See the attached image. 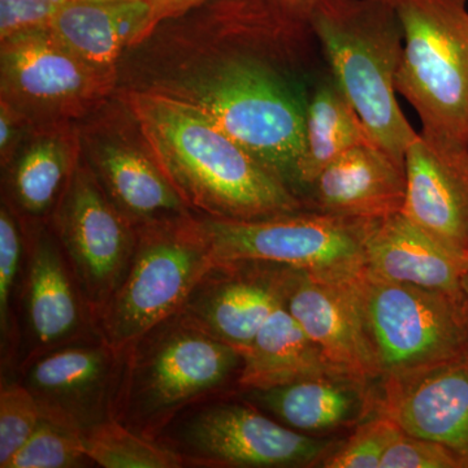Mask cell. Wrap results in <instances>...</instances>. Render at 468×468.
<instances>
[{
    "mask_svg": "<svg viewBox=\"0 0 468 468\" xmlns=\"http://www.w3.org/2000/svg\"><path fill=\"white\" fill-rule=\"evenodd\" d=\"M309 5L209 0L165 18L181 43L125 88L198 110L295 194L307 101L329 70Z\"/></svg>",
    "mask_w": 468,
    "mask_h": 468,
    "instance_id": "cell-1",
    "label": "cell"
},
{
    "mask_svg": "<svg viewBox=\"0 0 468 468\" xmlns=\"http://www.w3.org/2000/svg\"><path fill=\"white\" fill-rule=\"evenodd\" d=\"M147 150L193 214L255 220L306 208L303 201L208 117L158 92L122 88Z\"/></svg>",
    "mask_w": 468,
    "mask_h": 468,
    "instance_id": "cell-2",
    "label": "cell"
},
{
    "mask_svg": "<svg viewBox=\"0 0 468 468\" xmlns=\"http://www.w3.org/2000/svg\"><path fill=\"white\" fill-rule=\"evenodd\" d=\"M309 15L329 70L369 138L405 163L419 133L396 97L405 45L396 0H313Z\"/></svg>",
    "mask_w": 468,
    "mask_h": 468,
    "instance_id": "cell-3",
    "label": "cell"
},
{
    "mask_svg": "<svg viewBox=\"0 0 468 468\" xmlns=\"http://www.w3.org/2000/svg\"><path fill=\"white\" fill-rule=\"evenodd\" d=\"M242 365L239 351L177 314L125 351L115 419L155 441L185 410L239 392Z\"/></svg>",
    "mask_w": 468,
    "mask_h": 468,
    "instance_id": "cell-4",
    "label": "cell"
},
{
    "mask_svg": "<svg viewBox=\"0 0 468 468\" xmlns=\"http://www.w3.org/2000/svg\"><path fill=\"white\" fill-rule=\"evenodd\" d=\"M403 27L397 92L417 111L420 134L468 146L467 0H396Z\"/></svg>",
    "mask_w": 468,
    "mask_h": 468,
    "instance_id": "cell-5",
    "label": "cell"
},
{
    "mask_svg": "<svg viewBox=\"0 0 468 468\" xmlns=\"http://www.w3.org/2000/svg\"><path fill=\"white\" fill-rule=\"evenodd\" d=\"M215 263L197 215L137 228L131 266L97 318L101 337L125 353L160 323L177 315Z\"/></svg>",
    "mask_w": 468,
    "mask_h": 468,
    "instance_id": "cell-6",
    "label": "cell"
},
{
    "mask_svg": "<svg viewBox=\"0 0 468 468\" xmlns=\"http://www.w3.org/2000/svg\"><path fill=\"white\" fill-rule=\"evenodd\" d=\"M193 468H291L320 466L338 446L284 426L239 392L192 406L156 437Z\"/></svg>",
    "mask_w": 468,
    "mask_h": 468,
    "instance_id": "cell-7",
    "label": "cell"
},
{
    "mask_svg": "<svg viewBox=\"0 0 468 468\" xmlns=\"http://www.w3.org/2000/svg\"><path fill=\"white\" fill-rule=\"evenodd\" d=\"M378 383L417 374L468 351V300L445 292L385 282H358Z\"/></svg>",
    "mask_w": 468,
    "mask_h": 468,
    "instance_id": "cell-8",
    "label": "cell"
},
{
    "mask_svg": "<svg viewBox=\"0 0 468 468\" xmlns=\"http://www.w3.org/2000/svg\"><path fill=\"white\" fill-rule=\"evenodd\" d=\"M197 218L215 261H261L329 280L365 272L366 241L378 221L309 208L255 220Z\"/></svg>",
    "mask_w": 468,
    "mask_h": 468,
    "instance_id": "cell-9",
    "label": "cell"
},
{
    "mask_svg": "<svg viewBox=\"0 0 468 468\" xmlns=\"http://www.w3.org/2000/svg\"><path fill=\"white\" fill-rule=\"evenodd\" d=\"M50 224L97 323L131 266L137 228L110 201L90 165L82 163Z\"/></svg>",
    "mask_w": 468,
    "mask_h": 468,
    "instance_id": "cell-10",
    "label": "cell"
},
{
    "mask_svg": "<svg viewBox=\"0 0 468 468\" xmlns=\"http://www.w3.org/2000/svg\"><path fill=\"white\" fill-rule=\"evenodd\" d=\"M116 84L115 77L88 66L46 27L2 39V101L30 124L58 125L84 115L109 97Z\"/></svg>",
    "mask_w": 468,
    "mask_h": 468,
    "instance_id": "cell-11",
    "label": "cell"
},
{
    "mask_svg": "<svg viewBox=\"0 0 468 468\" xmlns=\"http://www.w3.org/2000/svg\"><path fill=\"white\" fill-rule=\"evenodd\" d=\"M23 229L16 371L48 351L101 335L50 221L23 224Z\"/></svg>",
    "mask_w": 468,
    "mask_h": 468,
    "instance_id": "cell-12",
    "label": "cell"
},
{
    "mask_svg": "<svg viewBox=\"0 0 468 468\" xmlns=\"http://www.w3.org/2000/svg\"><path fill=\"white\" fill-rule=\"evenodd\" d=\"M124 354L95 335L37 356L15 378L33 394L43 418L84 436L115 419Z\"/></svg>",
    "mask_w": 468,
    "mask_h": 468,
    "instance_id": "cell-13",
    "label": "cell"
},
{
    "mask_svg": "<svg viewBox=\"0 0 468 468\" xmlns=\"http://www.w3.org/2000/svg\"><path fill=\"white\" fill-rule=\"evenodd\" d=\"M359 277L322 279L288 267L282 301L335 371L371 384L378 380V372L360 301Z\"/></svg>",
    "mask_w": 468,
    "mask_h": 468,
    "instance_id": "cell-14",
    "label": "cell"
},
{
    "mask_svg": "<svg viewBox=\"0 0 468 468\" xmlns=\"http://www.w3.org/2000/svg\"><path fill=\"white\" fill-rule=\"evenodd\" d=\"M286 271L261 261H215L178 314L243 356L282 303Z\"/></svg>",
    "mask_w": 468,
    "mask_h": 468,
    "instance_id": "cell-15",
    "label": "cell"
},
{
    "mask_svg": "<svg viewBox=\"0 0 468 468\" xmlns=\"http://www.w3.org/2000/svg\"><path fill=\"white\" fill-rule=\"evenodd\" d=\"M378 388L377 411L409 435L446 446L468 468V351Z\"/></svg>",
    "mask_w": 468,
    "mask_h": 468,
    "instance_id": "cell-16",
    "label": "cell"
},
{
    "mask_svg": "<svg viewBox=\"0 0 468 468\" xmlns=\"http://www.w3.org/2000/svg\"><path fill=\"white\" fill-rule=\"evenodd\" d=\"M402 214L468 260V146L419 133L405 156Z\"/></svg>",
    "mask_w": 468,
    "mask_h": 468,
    "instance_id": "cell-17",
    "label": "cell"
},
{
    "mask_svg": "<svg viewBox=\"0 0 468 468\" xmlns=\"http://www.w3.org/2000/svg\"><path fill=\"white\" fill-rule=\"evenodd\" d=\"M405 163L369 141L328 165L303 194L306 208L337 217L381 220L402 212Z\"/></svg>",
    "mask_w": 468,
    "mask_h": 468,
    "instance_id": "cell-18",
    "label": "cell"
},
{
    "mask_svg": "<svg viewBox=\"0 0 468 468\" xmlns=\"http://www.w3.org/2000/svg\"><path fill=\"white\" fill-rule=\"evenodd\" d=\"M155 27L149 0H70L46 27L88 66L119 79L122 55Z\"/></svg>",
    "mask_w": 468,
    "mask_h": 468,
    "instance_id": "cell-19",
    "label": "cell"
},
{
    "mask_svg": "<svg viewBox=\"0 0 468 468\" xmlns=\"http://www.w3.org/2000/svg\"><path fill=\"white\" fill-rule=\"evenodd\" d=\"M366 272L385 282L462 292L467 257L399 212L372 227L366 241Z\"/></svg>",
    "mask_w": 468,
    "mask_h": 468,
    "instance_id": "cell-20",
    "label": "cell"
},
{
    "mask_svg": "<svg viewBox=\"0 0 468 468\" xmlns=\"http://www.w3.org/2000/svg\"><path fill=\"white\" fill-rule=\"evenodd\" d=\"M88 158L110 201L135 228L193 215L144 143L103 138L91 144Z\"/></svg>",
    "mask_w": 468,
    "mask_h": 468,
    "instance_id": "cell-21",
    "label": "cell"
},
{
    "mask_svg": "<svg viewBox=\"0 0 468 468\" xmlns=\"http://www.w3.org/2000/svg\"><path fill=\"white\" fill-rule=\"evenodd\" d=\"M239 393L271 418L310 436L353 426L375 411V394L369 384L343 375Z\"/></svg>",
    "mask_w": 468,
    "mask_h": 468,
    "instance_id": "cell-22",
    "label": "cell"
},
{
    "mask_svg": "<svg viewBox=\"0 0 468 468\" xmlns=\"http://www.w3.org/2000/svg\"><path fill=\"white\" fill-rule=\"evenodd\" d=\"M79 144L66 132L33 138L7 165V202L23 224L50 221L79 165Z\"/></svg>",
    "mask_w": 468,
    "mask_h": 468,
    "instance_id": "cell-23",
    "label": "cell"
},
{
    "mask_svg": "<svg viewBox=\"0 0 468 468\" xmlns=\"http://www.w3.org/2000/svg\"><path fill=\"white\" fill-rule=\"evenodd\" d=\"M328 375L343 374L329 365L319 347L285 309L282 301L243 354L237 388L239 392L270 389Z\"/></svg>",
    "mask_w": 468,
    "mask_h": 468,
    "instance_id": "cell-24",
    "label": "cell"
},
{
    "mask_svg": "<svg viewBox=\"0 0 468 468\" xmlns=\"http://www.w3.org/2000/svg\"><path fill=\"white\" fill-rule=\"evenodd\" d=\"M369 141L358 113L328 70L316 81L307 101L304 149L295 176V194L303 198L310 185L331 163Z\"/></svg>",
    "mask_w": 468,
    "mask_h": 468,
    "instance_id": "cell-25",
    "label": "cell"
},
{
    "mask_svg": "<svg viewBox=\"0 0 468 468\" xmlns=\"http://www.w3.org/2000/svg\"><path fill=\"white\" fill-rule=\"evenodd\" d=\"M26 254L23 224L3 199L0 207V346L2 375L15 378L17 366L16 306ZM5 378V377H2Z\"/></svg>",
    "mask_w": 468,
    "mask_h": 468,
    "instance_id": "cell-26",
    "label": "cell"
},
{
    "mask_svg": "<svg viewBox=\"0 0 468 468\" xmlns=\"http://www.w3.org/2000/svg\"><path fill=\"white\" fill-rule=\"evenodd\" d=\"M94 466L103 468H181L183 460L165 445L146 439L117 419H110L84 435Z\"/></svg>",
    "mask_w": 468,
    "mask_h": 468,
    "instance_id": "cell-27",
    "label": "cell"
},
{
    "mask_svg": "<svg viewBox=\"0 0 468 468\" xmlns=\"http://www.w3.org/2000/svg\"><path fill=\"white\" fill-rule=\"evenodd\" d=\"M94 466L84 436L43 418L36 432L5 468H77Z\"/></svg>",
    "mask_w": 468,
    "mask_h": 468,
    "instance_id": "cell-28",
    "label": "cell"
},
{
    "mask_svg": "<svg viewBox=\"0 0 468 468\" xmlns=\"http://www.w3.org/2000/svg\"><path fill=\"white\" fill-rule=\"evenodd\" d=\"M43 419L41 409L30 390L17 378H2L0 388V468L36 432Z\"/></svg>",
    "mask_w": 468,
    "mask_h": 468,
    "instance_id": "cell-29",
    "label": "cell"
},
{
    "mask_svg": "<svg viewBox=\"0 0 468 468\" xmlns=\"http://www.w3.org/2000/svg\"><path fill=\"white\" fill-rule=\"evenodd\" d=\"M401 432L396 421L375 410L346 441L338 443L320 467L380 468L385 451Z\"/></svg>",
    "mask_w": 468,
    "mask_h": 468,
    "instance_id": "cell-30",
    "label": "cell"
},
{
    "mask_svg": "<svg viewBox=\"0 0 468 468\" xmlns=\"http://www.w3.org/2000/svg\"><path fill=\"white\" fill-rule=\"evenodd\" d=\"M380 468H463V464L441 443L402 431L385 451Z\"/></svg>",
    "mask_w": 468,
    "mask_h": 468,
    "instance_id": "cell-31",
    "label": "cell"
},
{
    "mask_svg": "<svg viewBox=\"0 0 468 468\" xmlns=\"http://www.w3.org/2000/svg\"><path fill=\"white\" fill-rule=\"evenodd\" d=\"M70 0H0V39L45 27Z\"/></svg>",
    "mask_w": 468,
    "mask_h": 468,
    "instance_id": "cell-32",
    "label": "cell"
},
{
    "mask_svg": "<svg viewBox=\"0 0 468 468\" xmlns=\"http://www.w3.org/2000/svg\"><path fill=\"white\" fill-rule=\"evenodd\" d=\"M27 125H30V122L26 117L7 101L0 100V156L3 168L7 167L16 155L15 149Z\"/></svg>",
    "mask_w": 468,
    "mask_h": 468,
    "instance_id": "cell-33",
    "label": "cell"
},
{
    "mask_svg": "<svg viewBox=\"0 0 468 468\" xmlns=\"http://www.w3.org/2000/svg\"><path fill=\"white\" fill-rule=\"evenodd\" d=\"M207 2L209 0H149L156 26L165 18L178 16Z\"/></svg>",
    "mask_w": 468,
    "mask_h": 468,
    "instance_id": "cell-34",
    "label": "cell"
},
{
    "mask_svg": "<svg viewBox=\"0 0 468 468\" xmlns=\"http://www.w3.org/2000/svg\"><path fill=\"white\" fill-rule=\"evenodd\" d=\"M292 5H309L313 0H282Z\"/></svg>",
    "mask_w": 468,
    "mask_h": 468,
    "instance_id": "cell-35",
    "label": "cell"
},
{
    "mask_svg": "<svg viewBox=\"0 0 468 468\" xmlns=\"http://www.w3.org/2000/svg\"><path fill=\"white\" fill-rule=\"evenodd\" d=\"M462 289H463L464 294H466L468 300V273H466L463 280H462Z\"/></svg>",
    "mask_w": 468,
    "mask_h": 468,
    "instance_id": "cell-36",
    "label": "cell"
},
{
    "mask_svg": "<svg viewBox=\"0 0 468 468\" xmlns=\"http://www.w3.org/2000/svg\"><path fill=\"white\" fill-rule=\"evenodd\" d=\"M467 273H468V260H467Z\"/></svg>",
    "mask_w": 468,
    "mask_h": 468,
    "instance_id": "cell-37",
    "label": "cell"
}]
</instances>
